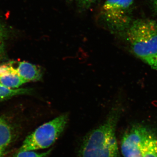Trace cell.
<instances>
[{
    "instance_id": "6da1fadb",
    "label": "cell",
    "mask_w": 157,
    "mask_h": 157,
    "mask_svg": "<svg viewBox=\"0 0 157 157\" xmlns=\"http://www.w3.org/2000/svg\"><path fill=\"white\" fill-rule=\"evenodd\" d=\"M120 113L119 107H115L104 123L88 134L82 144L79 157H118L115 131Z\"/></svg>"
},
{
    "instance_id": "7a4b0ae2",
    "label": "cell",
    "mask_w": 157,
    "mask_h": 157,
    "mask_svg": "<svg viewBox=\"0 0 157 157\" xmlns=\"http://www.w3.org/2000/svg\"><path fill=\"white\" fill-rule=\"evenodd\" d=\"M126 32L130 48L141 59L157 55V22L139 19L131 22Z\"/></svg>"
},
{
    "instance_id": "3957f363",
    "label": "cell",
    "mask_w": 157,
    "mask_h": 157,
    "mask_svg": "<svg viewBox=\"0 0 157 157\" xmlns=\"http://www.w3.org/2000/svg\"><path fill=\"white\" fill-rule=\"evenodd\" d=\"M68 121V115L66 113L40 126L26 137L18 151L37 150L50 147L63 132Z\"/></svg>"
},
{
    "instance_id": "277c9868",
    "label": "cell",
    "mask_w": 157,
    "mask_h": 157,
    "mask_svg": "<svg viewBox=\"0 0 157 157\" xmlns=\"http://www.w3.org/2000/svg\"><path fill=\"white\" fill-rule=\"evenodd\" d=\"M134 0H106L102 14L112 29L125 32L130 24V15Z\"/></svg>"
},
{
    "instance_id": "5b68a950",
    "label": "cell",
    "mask_w": 157,
    "mask_h": 157,
    "mask_svg": "<svg viewBox=\"0 0 157 157\" xmlns=\"http://www.w3.org/2000/svg\"><path fill=\"white\" fill-rule=\"evenodd\" d=\"M145 127L136 124L123 136L121 151L124 157H142L143 147L151 134Z\"/></svg>"
},
{
    "instance_id": "8992f818",
    "label": "cell",
    "mask_w": 157,
    "mask_h": 157,
    "mask_svg": "<svg viewBox=\"0 0 157 157\" xmlns=\"http://www.w3.org/2000/svg\"><path fill=\"white\" fill-rule=\"evenodd\" d=\"M26 82L10 62L0 65V83L3 85L10 88L17 89Z\"/></svg>"
},
{
    "instance_id": "52a82bcc",
    "label": "cell",
    "mask_w": 157,
    "mask_h": 157,
    "mask_svg": "<svg viewBox=\"0 0 157 157\" xmlns=\"http://www.w3.org/2000/svg\"><path fill=\"white\" fill-rule=\"evenodd\" d=\"M17 73L27 82L41 80L43 73L41 68L26 61L10 62Z\"/></svg>"
},
{
    "instance_id": "ba28073f",
    "label": "cell",
    "mask_w": 157,
    "mask_h": 157,
    "mask_svg": "<svg viewBox=\"0 0 157 157\" xmlns=\"http://www.w3.org/2000/svg\"><path fill=\"white\" fill-rule=\"evenodd\" d=\"M14 133L10 124L0 117V157H4L6 150L14 138Z\"/></svg>"
},
{
    "instance_id": "9c48e42d",
    "label": "cell",
    "mask_w": 157,
    "mask_h": 157,
    "mask_svg": "<svg viewBox=\"0 0 157 157\" xmlns=\"http://www.w3.org/2000/svg\"><path fill=\"white\" fill-rule=\"evenodd\" d=\"M32 92L31 89H11L0 83V101L8 100L14 96L31 94Z\"/></svg>"
},
{
    "instance_id": "30bf717a",
    "label": "cell",
    "mask_w": 157,
    "mask_h": 157,
    "mask_svg": "<svg viewBox=\"0 0 157 157\" xmlns=\"http://www.w3.org/2000/svg\"><path fill=\"white\" fill-rule=\"evenodd\" d=\"M142 157H157V137L152 133L144 146Z\"/></svg>"
},
{
    "instance_id": "8fae6325",
    "label": "cell",
    "mask_w": 157,
    "mask_h": 157,
    "mask_svg": "<svg viewBox=\"0 0 157 157\" xmlns=\"http://www.w3.org/2000/svg\"><path fill=\"white\" fill-rule=\"evenodd\" d=\"M52 151V149L47 151L38 153L33 151H18L16 157H48Z\"/></svg>"
},
{
    "instance_id": "7c38bea8",
    "label": "cell",
    "mask_w": 157,
    "mask_h": 157,
    "mask_svg": "<svg viewBox=\"0 0 157 157\" xmlns=\"http://www.w3.org/2000/svg\"><path fill=\"white\" fill-rule=\"evenodd\" d=\"M143 61L157 71V55L141 59Z\"/></svg>"
},
{
    "instance_id": "4fadbf2b",
    "label": "cell",
    "mask_w": 157,
    "mask_h": 157,
    "mask_svg": "<svg viewBox=\"0 0 157 157\" xmlns=\"http://www.w3.org/2000/svg\"><path fill=\"white\" fill-rule=\"evenodd\" d=\"M8 36L7 29L3 24L0 22V39L6 38Z\"/></svg>"
},
{
    "instance_id": "5bb4252c",
    "label": "cell",
    "mask_w": 157,
    "mask_h": 157,
    "mask_svg": "<svg viewBox=\"0 0 157 157\" xmlns=\"http://www.w3.org/2000/svg\"><path fill=\"white\" fill-rule=\"evenodd\" d=\"M81 6L84 7H88L95 2L97 0H78Z\"/></svg>"
},
{
    "instance_id": "9a60e30c",
    "label": "cell",
    "mask_w": 157,
    "mask_h": 157,
    "mask_svg": "<svg viewBox=\"0 0 157 157\" xmlns=\"http://www.w3.org/2000/svg\"><path fill=\"white\" fill-rule=\"evenodd\" d=\"M3 39H0V60L3 57L4 53V44Z\"/></svg>"
},
{
    "instance_id": "2e32d148",
    "label": "cell",
    "mask_w": 157,
    "mask_h": 157,
    "mask_svg": "<svg viewBox=\"0 0 157 157\" xmlns=\"http://www.w3.org/2000/svg\"><path fill=\"white\" fill-rule=\"evenodd\" d=\"M154 6L155 9L157 11V0L154 1Z\"/></svg>"
}]
</instances>
